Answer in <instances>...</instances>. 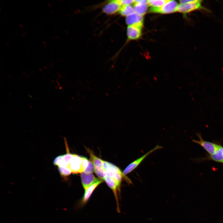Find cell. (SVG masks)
I'll return each mask as SVG.
<instances>
[{"mask_svg":"<svg viewBox=\"0 0 223 223\" xmlns=\"http://www.w3.org/2000/svg\"><path fill=\"white\" fill-rule=\"evenodd\" d=\"M179 1L180 4L178 5L177 12L186 14L197 10H208L207 8L202 6V1L201 0H182Z\"/></svg>","mask_w":223,"mask_h":223,"instance_id":"obj_1","label":"cell"},{"mask_svg":"<svg viewBox=\"0 0 223 223\" xmlns=\"http://www.w3.org/2000/svg\"><path fill=\"white\" fill-rule=\"evenodd\" d=\"M178 5L174 0H168L162 7H151L150 11L151 12L161 14H168L177 12Z\"/></svg>","mask_w":223,"mask_h":223,"instance_id":"obj_2","label":"cell"},{"mask_svg":"<svg viewBox=\"0 0 223 223\" xmlns=\"http://www.w3.org/2000/svg\"><path fill=\"white\" fill-rule=\"evenodd\" d=\"M162 148H163V147L161 146L157 145L153 149L150 150L141 157L132 162L125 168L123 172V175L125 176L126 175L132 172L137 167L143 160L149 155L155 151Z\"/></svg>","mask_w":223,"mask_h":223,"instance_id":"obj_3","label":"cell"},{"mask_svg":"<svg viewBox=\"0 0 223 223\" xmlns=\"http://www.w3.org/2000/svg\"><path fill=\"white\" fill-rule=\"evenodd\" d=\"M103 182L102 180L98 179L91 185L84 190V195L77 204V206L79 208L83 207L87 203L94 190Z\"/></svg>","mask_w":223,"mask_h":223,"instance_id":"obj_4","label":"cell"},{"mask_svg":"<svg viewBox=\"0 0 223 223\" xmlns=\"http://www.w3.org/2000/svg\"><path fill=\"white\" fill-rule=\"evenodd\" d=\"M196 134L199 140L193 139V142L201 146L209 155L213 154L219 147L220 144L204 140L201 134L199 133H196Z\"/></svg>","mask_w":223,"mask_h":223,"instance_id":"obj_5","label":"cell"},{"mask_svg":"<svg viewBox=\"0 0 223 223\" xmlns=\"http://www.w3.org/2000/svg\"><path fill=\"white\" fill-rule=\"evenodd\" d=\"M143 22L129 25L127 28V34L129 40H136L141 36Z\"/></svg>","mask_w":223,"mask_h":223,"instance_id":"obj_6","label":"cell"},{"mask_svg":"<svg viewBox=\"0 0 223 223\" xmlns=\"http://www.w3.org/2000/svg\"><path fill=\"white\" fill-rule=\"evenodd\" d=\"M104 180L107 186L112 190L113 192L116 201L117 211L118 212H120V209L118 195V191H120V190L114 180L107 174Z\"/></svg>","mask_w":223,"mask_h":223,"instance_id":"obj_7","label":"cell"},{"mask_svg":"<svg viewBox=\"0 0 223 223\" xmlns=\"http://www.w3.org/2000/svg\"><path fill=\"white\" fill-rule=\"evenodd\" d=\"M121 6L119 0L110 1L103 8V12L107 15H112L119 11Z\"/></svg>","mask_w":223,"mask_h":223,"instance_id":"obj_8","label":"cell"},{"mask_svg":"<svg viewBox=\"0 0 223 223\" xmlns=\"http://www.w3.org/2000/svg\"><path fill=\"white\" fill-rule=\"evenodd\" d=\"M81 156L74 154L68 167L73 174L81 173Z\"/></svg>","mask_w":223,"mask_h":223,"instance_id":"obj_9","label":"cell"},{"mask_svg":"<svg viewBox=\"0 0 223 223\" xmlns=\"http://www.w3.org/2000/svg\"><path fill=\"white\" fill-rule=\"evenodd\" d=\"M81 178L82 184L84 190L91 185L98 179L92 173H87L84 172L81 173Z\"/></svg>","mask_w":223,"mask_h":223,"instance_id":"obj_10","label":"cell"},{"mask_svg":"<svg viewBox=\"0 0 223 223\" xmlns=\"http://www.w3.org/2000/svg\"><path fill=\"white\" fill-rule=\"evenodd\" d=\"M148 5L147 0H135L133 5L135 12L143 16L146 13Z\"/></svg>","mask_w":223,"mask_h":223,"instance_id":"obj_11","label":"cell"},{"mask_svg":"<svg viewBox=\"0 0 223 223\" xmlns=\"http://www.w3.org/2000/svg\"><path fill=\"white\" fill-rule=\"evenodd\" d=\"M203 160H212L223 164V147L220 145L218 149L213 154L209 155Z\"/></svg>","mask_w":223,"mask_h":223,"instance_id":"obj_12","label":"cell"},{"mask_svg":"<svg viewBox=\"0 0 223 223\" xmlns=\"http://www.w3.org/2000/svg\"><path fill=\"white\" fill-rule=\"evenodd\" d=\"M143 16L139 15L134 12L126 17V22L129 25L143 22Z\"/></svg>","mask_w":223,"mask_h":223,"instance_id":"obj_13","label":"cell"},{"mask_svg":"<svg viewBox=\"0 0 223 223\" xmlns=\"http://www.w3.org/2000/svg\"><path fill=\"white\" fill-rule=\"evenodd\" d=\"M65 142L67 152L66 153L63 155L62 159V164L61 166L68 167L72 159L74 154H72L69 152L68 151V146H67V144L66 143V141H65Z\"/></svg>","mask_w":223,"mask_h":223,"instance_id":"obj_14","label":"cell"},{"mask_svg":"<svg viewBox=\"0 0 223 223\" xmlns=\"http://www.w3.org/2000/svg\"><path fill=\"white\" fill-rule=\"evenodd\" d=\"M86 150L89 153L90 155V161L93 163L94 166L100 168H103V160L95 156L89 149L86 148Z\"/></svg>","mask_w":223,"mask_h":223,"instance_id":"obj_15","label":"cell"},{"mask_svg":"<svg viewBox=\"0 0 223 223\" xmlns=\"http://www.w3.org/2000/svg\"><path fill=\"white\" fill-rule=\"evenodd\" d=\"M119 12L121 15L126 17L135 12L134 8L130 5L122 6Z\"/></svg>","mask_w":223,"mask_h":223,"instance_id":"obj_16","label":"cell"},{"mask_svg":"<svg viewBox=\"0 0 223 223\" xmlns=\"http://www.w3.org/2000/svg\"><path fill=\"white\" fill-rule=\"evenodd\" d=\"M168 1V0H147V3L151 7L158 8L162 7Z\"/></svg>","mask_w":223,"mask_h":223,"instance_id":"obj_17","label":"cell"},{"mask_svg":"<svg viewBox=\"0 0 223 223\" xmlns=\"http://www.w3.org/2000/svg\"><path fill=\"white\" fill-rule=\"evenodd\" d=\"M58 170L60 175L63 177H66L70 175L72 173L68 167L58 166Z\"/></svg>","mask_w":223,"mask_h":223,"instance_id":"obj_18","label":"cell"},{"mask_svg":"<svg viewBox=\"0 0 223 223\" xmlns=\"http://www.w3.org/2000/svg\"><path fill=\"white\" fill-rule=\"evenodd\" d=\"M94 172L101 180H104L106 173L103 168L94 166Z\"/></svg>","mask_w":223,"mask_h":223,"instance_id":"obj_19","label":"cell"},{"mask_svg":"<svg viewBox=\"0 0 223 223\" xmlns=\"http://www.w3.org/2000/svg\"><path fill=\"white\" fill-rule=\"evenodd\" d=\"M82 165L81 168V172H84L87 167L89 161L86 157L81 156Z\"/></svg>","mask_w":223,"mask_h":223,"instance_id":"obj_20","label":"cell"},{"mask_svg":"<svg viewBox=\"0 0 223 223\" xmlns=\"http://www.w3.org/2000/svg\"><path fill=\"white\" fill-rule=\"evenodd\" d=\"M63 155H59L54 159L53 164L54 165L58 166H61Z\"/></svg>","mask_w":223,"mask_h":223,"instance_id":"obj_21","label":"cell"},{"mask_svg":"<svg viewBox=\"0 0 223 223\" xmlns=\"http://www.w3.org/2000/svg\"><path fill=\"white\" fill-rule=\"evenodd\" d=\"M94 164L89 161L88 165L84 172L87 173H91L94 172Z\"/></svg>","mask_w":223,"mask_h":223,"instance_id":"obj_22","label":"cell"},{"mask_svg":"<svg viewBox=\"0 0 223 223\" xmlns=\"http://www.w3.org/2000/svg\"><path fill=\"white\" fill-rule=\"evenodd\" d=\"M135 0H119L120 2L121 6H124L134 3Z\"/></svg>","mask_w":223,"mask_h":223,"instance_id":"obj_23","label":"cell"},{"mask_svg":"<svg viewBox=\"0 0 223 223\" xmlns=\"http://www.w3.org/2000/svg\"><path fill=\"white\" fill-rule=\"evenodd\" d=\"M109 163L107 161L103 160L102 168L105 171L108 170L109 167Z\"/></svg>","mask_w":223,"mask_h":223,"instance_id":"obj_24","label":"cell"},{"mask_svg":"<svg viewBox=\"0 0 223 223\" xmlns=\"http://www.w3.org/2000/svg\"><path fill=\"white\" fill-rule=\"evenodd\" d=\"M21 35L22 37H25L26 35V34L25 32H24L23 33L21 34Z\"/></svg>","mask_w":223,"mask_h":223,"instance_id":"obj_25","label":"cell"},{"mask_svg":"<svg viewBox=\"0 0 223 223\" xmlns=\"http://www.w3.org/2000/svg\"><path fill=\"white\" fill-rule=\"evenodd\" d=\"M53 38L55 39H60V37L58 36H55L53 37Z\"/></svg>","mask_w":223,"mask_h":223,"instance_id":"obj_26","label":"cell"},{"mask_svg":"<svg viewBox=\"0 0 223 223\" xmlns=\"http://www.w3.org/2000/svg\"><path fill=\"white\" fill-rule=\"evenodd\" d=\"M48 5L50 7H51V4L50 3H48Z\"/></svg>","mask_w":223,"mask_h":223,"instance_id":"obj_27","label":"cell"},{"mask_svg":"<svg viewBox=\"0 0 223 223\" xmlns=\"http://www.w3.org/2000/svg\"><path fill=\"white\" fill-rule=\"evenodd\" d=\"M15 34L17 36H18L19 35V33L18 32H15Z\"/></svg>","mask_w":223,"mask_h":223,"instance_id":"obj_28","label":"cell"},{"mask_svg":"<svg viewBox=\"0 0 223 223\" xmlns=\"http://www.w3.org/2000/svg\"><path fill=\"white\" fill-rule=\"evenodd\" d=\"M19 25H20L21 28H23V24H19Z\"/></svg>","mask_w":223,"mask_h":223,"instance_id":"obj_29","label":"cell"},{"mask_svg":"<svg viewBox=\"0 0 223 223\" xmlns=\"http://www.w3.org/2000/svg\"><path fill=\"white\" fill-rule=\"evenodd\" d=\"M42 42H43V43L44 44V45H46V42H45L43 41Z\"/></svg>","mask_w":223,"mask_h":223,"instance_id":"obj_30","label":"cell"},{"mask_svg":"<svg viewBox=\"0 0 223 223\" xmlns=\"http://www.w3.org/2000/svg\"><path fill=\"white\" fill-rule=\"evenodd\" d=\"M54 26V27H55V28H57V25H56L55 24Z\"/></svg>","mask_w":223,"mask_h":223,"instance_id":"obj_31","label":"cell"},{"mask_svg":"<svg viewBox=\"0 0 223 223\" xmlns=\"http://www.w3.org/2000/svg\"><path fill=\"white\" fill-rule=\"evenodd\" d=\"M6 44H7L8 45V46L9 45V43H8V42H6Z\"/></svg>","mask_w":223,"mask_h":223,"instance_id":"obj_32","label":"cell"},{"mask_svg":"<svg viewBox=\"0 0 223 223\" xmlns=\"http://www.w3.org/2000/svg\"><path fill=\"white\" fill-rule=\"evenodd\" d=\"M50 11L51 12V13H52V14L54 13V12H53V11H52V10H50Z\"/></svg>","mask_w":223,"mask_h":223,"instance_id":"obj_33","label":"cell"},{"mask_svg":"<svg viewBox=\"0 0 223 223\" xmlns=\"http://www.w3.org/2000/svg\"><path fill=\"white\" fill-rule=\"evenodd\" d=\"M43 46L46 48H47L46 46L45 45H43Z\"/></svg>","mask_w":223,"mask_h":223,"instance_id":"obj_34","label":"cell"},{"mask_svg":"<svg viewBox=\"0 0 223 223\" xmlns=\"http://www.w3.org/2000/svg\"><path fill=\"white\" fill-rule=\"evenodd\" d=\"M50 39L53 40V38L52 37H50Z\"/></svg>","mask_w":223,"mask_h":223,"instance_id":"obj_35","label":"cell"},{"mask_svg":"<svg viewBox=\"0 0 223 223\" xmlns=\"http://www.w3.org/2000/svg\"><path fill=\"white\" fill-rule=\"evenodd\" d=\"M1 7H0V12H1Z\"/></svg>","mask_w":223,"mask_h":223,"instance_id":"obj_36","label":"cell"},{"mask_svg":"<svg viewBox=\"0 0 223 223\" xmlns=\"http://www.w3.org/2000/svg\"><path fill=\"white\" fill-rule=\"evenodd\" d=\"M27 49H28V50H29V49L28 48V47L26 48Z\"/></svg>","mask_w":223,"mask_h":223,"instance_id":"obj_37","label":"cell"}]
</instances>
